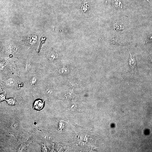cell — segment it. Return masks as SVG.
<instances>
[{"instance_id":"5","label":"cell","mask_w":152,"mask_h":152,"mask_svg":"<svg viewBox=\"0 0 152 152\" xmlns=\"http://www.w3.org/2000/svg\"><path fill=\"white\" fill-rule=\"evenodd\" d=\"M113 27L114 29L116 30H121L124 28L123 25L119 22L115 23L113 24Z\"/></svg>"},{"instance_id":"10","label":"cell","mask_w":152,"mask_h":152,"mask_svg":"<svg viewBox=\"0 0 152 152\" xmlns=\"http://www.w3.org/2000/svg\"><path fill=\"white\" fill-rule=\"evenodd\" d=\"M7 92L3 93L0 95V102H1L5 100V97Z\"/></svg>"},{"instance_id":"9","label":"cell","mask_w":152,"mask_h":152,"mask_svg":"<svg viewBox=\"0 0 152 152\" xmlns=\"http://www.w3.org/2000/svg\"><path fill=\"white\" fill-rule=\"evenodd\" d=\"M37 82V79L36 77H32L31 78L29 83L31 86H33L36 84Z\"/></svg>"},{"instance_id":"7","label":"cell","mask_w":152,"mask_h":152,"mask_svg":"<svg viewBox=\"0 0 152 152\" xmlns=\"http://www.w3.org/2000/svg\"><path fill=\"white\" fill-rule=\"evenodd\" d=\"M5 83L8 86H12L15 83V81L13 78H9L6 81Z\"/></svg>"},{"instance_id":"11","label":"cell","mask_w":152,"mask_h":152,"mask_svg":"<svg viewBox=\"0 0 152 152\" xmlns=\"http://www.w3.org/2000/svg\"><path fill=\"white\" fill-rule=\"evenodd\" d=\"M147 42H152V36H150L147 39Z\"/></svg>"},{"instance_id":"4","label":"cell","mask_w":152,"mask_h":152,"mask_svg":"<svg viewBox=\"0 0 152 152\" xmlns=\"http://www.w3.org/2000/svg\"><path fill=\"white\" fill-rule=\"evenodd\" d=\"M113 5L117 9H120L122 8V3L120 0H114Z\"/></svg>"},{"instance_id":"1","label":"cell","mask_w":152,"mask_h":152,"mask_svg":"<svg viewBox=\"0 0 152 152\" xmlns=\"http://www.w3.org/2000/svg\"><path fill=\"white\" fill-rule=\"evenodd\" d=\"M130 53V58L129 60V64L130 68L133 73L137 72L136 68V61L135 58V55H132L128 49Z\"/></svg>"},{"instance_id":"12","label":"cell","mask_w":152,"mask_h":152,"mask_svg":"<svg viewBox=\"0 0 152 152\" xmlns=\"http://www.w3.org/2000/svg\"><path fill=\"white\" fill-rule=\"evenodd\" d=\"M151 61L152 62V56H150V57Z\"/></svg>"},{"instance_id":"3","label":"cell","mask_w":152,"mask_h":152,"mask_svg":"<svg viewBox=\"0 0 152 152\" xmlns=\"http://www.w3.org/2000/svg\"><path fill=\"white\" fill-rule=\"evenodd\" d=\"M58 57V54L57 52L52 51L49 53L48 55V59L51 61L54 60Z\"/></svg>"},{"instance_id":"8","label":"cell","mask_w":152,"mask_h":152,"mask_svg":"<svg viewBox=\"0 0 152 152\" xmlns=\"http://www.w3.org/2000/svg\"><path fill=\"white\" fill-rule=\"evenodd\" d=\"M121 40L118 38H114L111 40V43L113 44L119 45L122 44Z\"/></svg>"},{"instance_id":"2","label":"cell","mask_w":152,"mask_h":152,"mask_svg":"<svg viewBox=\"0 0 152 152\" xmlns=\"http://www.w3.org/2000/svg\"><path fill=\"white\" fill-rule=\"evenodd\" d=\"M44 100H37L35 101L33 108L32 109H35L37 111H40L43 109L44 106Z\"/></svg>"},{"instance_id":"6","label":"cell","mask_w":152,"mask_h":152,"mask_svg":"<svg viewBox=\"0 0 152 152\" xmlns=\"http://www.w3.org/2000/svg\"><path fill=\"white\" fill-rule=\"evenodd\" d=\"M5 101H7V104L10 106H14L17 104L15 98L7 99Z\"/></svg>"}]
</instances>
